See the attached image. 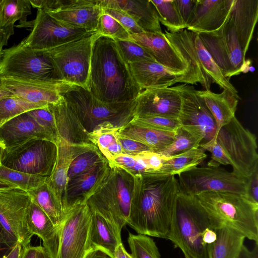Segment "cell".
Segmentation results:
<instances>
[{"instance_id": "6da1fadb", "label": "cell", "mask_w": 258, "mask_h": 258, "mask_svg": "<svg viewBox=\"0 0 258 258\" xmlns=\"http://www.w3.org/2000/svg\"><path fill=\"white\" fill-rule=\"evenodd\" d=\"M135 176L127 224L138 234L167 239L179 192L177 178L154 173Z\"/></svg>"}, {"instance_id": "7a4b0ae2", "label": "cell", "mask_w": 258, "mask_h": 258, "mask_svg": "<svg viewBox=\"0 0 258 258\" xmlns=\"http://www.w3.org/2000/svg\"><path fill=\"white\" fill-rule=\"evenodd\" d=\"M87 90L99 101L108 104L134 102L142 91L116 41L99 33L92 46Z\"/></svg>"}, {"instance_id": "3957f363", "label": "cell", "mask_w": 258, "mask_h": 258, "mask_svg": "<svg viewBox=\"0 0 258 258\" xmlns=\"http://www.w3.org/2000/svg\"><path fill=\"white\" fill-rule=\"evenodd\" d=\"M220 224L209 216L196 196L179 191L167 239L181 250L185 258H208L204 235Z\"/></svg>"}, {"instance_id": "277c9868", "label": "cell", "mask_w": 258, "mask_h": 258, "mask_svg": "<svg viewBox=\"0 0 258 258\" xmlns=\"http://www.w3.org/2000/svg\"><path fill=\"white\" fill-rule=\"evenodd\" d=\"M60 95L89 135L102 130H120L135 116L136 101L123 104H105L87 89L74 85L67 86Z\"/></svg>"}, {"instance_id": "5b68a950", "label": "cell", "mask_w": 258, "mask_h": 258, "mask_svg": "<svg viewBox=\"0 0 258 258\" xmlns=\"http://www.w3.org/2000/svg\"><path fill=\"white\" fill-rule=\"evenodd\" d=\"M109 165L107 176L86 204L121 234L130 216L137 178L120 167Z\"/></svg>"}, {"instance_id": "8992f818", "label": "cell", "mask_w": 258, "mask_h": 258, "mask_svg": "<svg viewBox=\"0 0 258 258\" xmlns=\"http://www.w3.org/2000/svg\"><path fill=\"white\" fill-rule=\"evenodd\" d=\"M209 216L258 244V203L248 196L208 191L196 196Z\"/></svg>"}, {"instance_id": "52a82bcc", "label": "cell", "mask_w": 258, "mask_h": 258, "mask_svg": "<svg viewBox=\"0 0 258 258\" xmlns=\"http://www.w3.org/2000/svg\"><path fill=\"white\" fill-rule=\"evenodd\" d=\"M166 38L181 57L195 69L199 83L206 90L216 83L240 99L238 92L224 77L202 42L198 33L186 29L175 33L165 30Z\"/></svg>"}, {"instance_id": "ba28073f", "label": "cell", "mask_w": 258, "mask_h": 258, "mask_svg": "<svg viewBox=\"0 0 258 258\" xmlns=\"http://www.w3.org/2000/svg\"><path fill=\"white\" fill-rule=\"evenodd\" d=\"M98 33L36 54L44 53L50 58L57 80L87 90L92 46Z\"/></svg>"}, {"instance_id": "9c48e42d", "label": "cell", "mask_w": 258, "mask_h": 258, "mask_svg": "<svg viewBox=\"0 0 258 258\" xmlns=\"http://www.w3.org/2000/svg\"><path fill=\"white\" fill-rule=\"evenodd\" d=\"M178 176L179 191L188 195L196 196L204 192L216 191L248 196L249 178L219 166H197Z\"/></svg>"}, {"instance_id": "30bf717a", "label": "cell", "mask_w": 258, "mask_h": 258, "mask_svg": "<svg viewBox=\"0 0 258 258\" xmlns=\"http://www.w3.org/2000/svg\"><path fill=\"white\" fill-rule=\"evenodd\" d=\"M198 34L204 46L224 77L229 79L244 71L246 64V54L228 17L218 30Z\"/></svg>"}, {"instance_id": "8fae6325", "label": "cell", "mask_w": 258, "mask_h": 258, "mask_svg": "<svg viewBox=\"0 0 258 258\" xmlns=\"http://www.w3.org/2000/svg\"><path fill=\"white\" fill-rule=\"evenodd\" d=\"M57 146L52 141L35 139L5 151L2 164L25 173L49 177L55 167Z\"/></svg>"}, {"instance_id": "7c38bea8", "label": "cell", "mask_w": 258, "mask_h": 258, "mask_svg": "<svg viewBox=\"0 0 258 258\" xmlns=\"http://www.w3.org/2000/svg\"><path fill=\"white\" fill-rule=\"evenodd\" d=\"M0 76L58 81L50 58L44 53H35L23 40L19 44L2 50L0 56Z\"/></svg>"}, {"instance_id": "4fadbf2b", "label": "cell", "mask_w": 258, "mask_h": 258, "mask_svg": "<svg viewBox=\"0 0 258 258\" xmlns=\"http://www.w3.org/2000/svg\"><path fill=\"white\" fill-rule=\"evenodd\" d=\"M26 23L28 24H23L21 27L30 28L31 32L23 40L35 53L96 33L71 26L56 19L42 9L37 10L33 21Z\"/></svg>"}, {"instance_id": "5bb4252c", "label": "cell", "mask_w": 258, "mask_h": 258, "mask_svg": "<svg viewBox=\"0 0 258 258\" xmlns=\"http://www.w3.org/2000/svg\"><path fill=\"white\" fill-rule=\"evenodd\" d=\"M32 202L29 194L15 187L0 191V225L11 244L30 245L31 237L27 214Z\"/></svg>"}, {"instance_id": "9a60e30c", "label": "cell", "mask_w": 258, "mask_h": 258, "mask_svg": "<svg viewBox=\"0 0 258 258\" xmlns=\"http://www.w3.org/2000/svg\"><path fill=\"white\" fill-rule=\"evenodd\" d=\"M92 212L86 203L69 211L61 223L56 258H85Z\"/></svg>"}, {"instance_id": "2e32d148", "label": "cell", "mask_w": 258, "mask_h": 258, "mask_svg": "<svg viewBox=\"0 0 258 258\" xmlns=\"http://www.w3.org/2000/svg\"><path fill=\"white\" fill-rule=\"evenodd\" d=\"M70 85L56 80L1 77L2 87L10 95L47 106L58 103L61 92Z\"/></svg>"}, {"instance_id": "e0dca14e", "label": "cell", "mask_w": 258, "mask_h": 258, "mask_svg": "<svg viewBox=\"0 0 258 258\" xmlns=\"http://www.w3.org/2000/svg\"><path fill=\"white\" fill-rule=\"evenodd\" d=\"M188 64L185 71L176 72L156 61L128 63L133 77L142 90L169 87L178 83L197 84L199 80L196 72Z\"/></svg>"}, {"instance_id": "ac0fdd59", "label": "cell", "mask_w": 258, "mask_h": 258, "mask_svg": "<svg viewBox=\"0 0 258 258\" xmlns=\"http://www.w3.org/2000/svg\"><path fill=\"white\" fill-rule=\"evenodd\" d=\"M182 85L142 91L136 100L135 117L158 116L178 118Z\"/></svg>"}, {"instance_id": "d6986e66", "label": "cell", "mask_w": 258, "mask_h": 258, "mask_svg": "<svg viewBox=\"0 0 258 258\" xmlns=\"http://www.w3.org/2000/svg\"><path fill=\"white\" fill-rule=\"evenodd\" d=\"M107 160L97 164L68 181L62 198L64 214L77 205L86 203L107 176Z\"/></svg>"}, {"instance_id": "ffe728a7", "label": "cell", "mask_w": 258, "mask_h": 258, "mask_svg": "<svg viewBox=\"0 0 258 258\" xmlns=\"http://www.w3.org/2000/svg\"><path fill=\"white\" fill-rule=\"evenodd\" d=\"M46 11L56 19L71 26L97 32L102 8L99 0H61L57 9Z\"/></svg>"}, {"instance_id": "44dd1931", "label": "cell", "mask_w": 258, "mask_h": 258, "mask_svg": "<svg viewBox=\"0 0 258 258\" xmlns=\"http://www.w3.org/2000/svg\"><path fill=\"white\" fill-rule=\"evenodd\" d=\"M35 139L48 140L56 143L52 137L28 112L15 117L0 126V143L6 151Z\"/></svg>"}, {"instance_id": "7402d4cb", "label": "cell", "mask_w": 258, "mask_h": 258, "mask_svg": "<svg viewBox=\"0 0 258 258\" xmlns=\"http://www.w3.org/2000/svg\"><path fill=\"white\" fill-rule=\"evenodd\" d=\"M131 39L142 46L156 62L176 72L185 71L189 64L178 54L162 33L143 32L131 35Z\"/></svg>"}, {"instance_id": "603a6c76", "label": "cell", "mask_w": 258, "mask_h": 258, "mask_svg": "<svg viewBox=\"0 0 258 258\" xmlns=\"http://www.w3.org/2000/svg\"><path fill=\"white\" fill-rule=\"evenodd\" d=\"M234 0H197L193 18L186 29L198 33L218 30L225 22Z\"/></svg>"}, {"instance_id": "cb8c5ba5", "label": "cell", "mask_w": 258, "mask_h": 258, "mask_svg": "<svg viewBox=\"0 0 258 258\" xmlns=\"http://www.w3.org/2000/svg\"><path fill=\"white\" fill-rule=\"evenodd\" d=\"M57 158L55 167L45 182L62 205V198L68 182L69 167L80 154L95 147L93 144H73L58 138Z\"/></svg>"}, {"instance_id": "d4e9b609", "label": "cell", "mask_w": 258, "mask_h": 258, "mask_svg": "<svg viewBox=\"0 0 258 258\" xmlns=\"http://www.w3.org/2000/svg\"><path fill=\"white\" fill-rule=\"evenodd\" d=\"M48 106L54 117L58 138L73 144H92L89 134L62 97Z\"/></svg>"}, {"instance_id": "484cf974", "label": "cell", "mask_w": 258, "mask_h": 258, "mask_svg": "<svg viewBox=\"0 0 258 258\" xmlns=\"http://www.w3.org/2000/svg\"><path fill=\"white\" fill-rule=\"evenodd\" d=\"M246 54L258 18V1L234 0L228 16Z\"/></svg>"}, {"instance_id": "4316f807", "label": "cell", "mask_w": 258, "mask_h": 258, "mask_svg": "<svg viewBox=\"0 0 258 258\" xmlns=\"http://www.w3.org/2000/svg\"><path fill=\"white\" fill-rule=\"evenodd\" d=\"M27 224L31 234L41 239L43 247L51 257L56 258L60 227L54 225L47 215L32 201L28 211Z\"/></svg>"}, {"instance_id": "83f0119b", "label": "cell", "mask_w": 258, "mask_h": 258, "mask_svg": "<svg viewBox=\"0 0 258 258\" xmlns=\"http://www.w3.org/2000/svg\"><path fill=\"white\" fill-rule=\"evenodd\" d=\"M91 212L88 237L89 252L100 250L113 258L117 247L122 243L121 234L100 214Z\"/></svg>"}, {"instance_id": "f1b7e54d", "label": "cell", "mask_w": 258, "mask_h": 258, "mask_svg": "<svg viewBox=\"0 0 258 258\" xmlns=\"http://www.w3.org/2000/svg\"><path fill=\"white\" fill-rule=\"evenodd\" d=\"M128 14L144 31L162 33L156 9L150 0H106Z\"/></svg>"}, {"instance_id": "f546056e", "label": "cell", "mask_w": 258, "mask_h": 258, "mask_svg": "<svg viewBox=\"0 0 258 258\" xmlns=\"http://www.w3.org/2000/svg\"><path fill=\"white\" fill-rule=\"evenodd\" d=\"M213 116L217 131L229 123L235 116L238 99L230 92L223 90L220 93L209 90H196Z\"/></svg>"}, {"instance_id": "4dcf8cb0", "label": "cell", "mask_w": 258, "mask_h": 258, "mask_svg": "<svg viewBox=\"0 0 258 258\" xmlns=\"http://www.w3.org/2000/svg\"><path fill=\"white\" fill-rule=\"evenodd\" d=\"M216 239L207 245L208 258H236L245 238L236 230L220 224L215 228Z\"/></svg>"}, {"instance_id": "1f68e13d", "label": "cell", "mask_w": 258, "mask_h": 258, "mask_svg": "<svg viewBox=\"0 0 258 258\" xmlns=\"http://www.w3.org/2000/svg\"><path fill=\"white\" fill-rule=\"evenodd\" d=\"M124 137L140 142L158 153L174 141L175 133L159 131L129 123L118 131Z\"/></svg>"}, {"instance_id": "d6a6232c", "label": "cell", "mask_w": 258, "mask_h": 258, "mask_svg": "<svg viewBox=\"0 0 258 258\" xmlns=\"http://www.w3.org/2000/svg\"><path fill=\"white\" fill-rule=\"evenodd\" d=\"M207 157L202 148H194L175 156L165 157L160 169L152 173L162 175H178L198 166Z\"/></svg>"}, {"instance_id": "836d02e7", "label": "cell", "mask_w": 258, "mask_h": 258, "mask_svg": "<svg viewBox=\"0 0 258 258\" xmlns=\"http://www.w3.org/2000/svg\"><path fill=\"white\" fill-rule=\"evenodd\" d=\"M27 192L32 202L47 215L54 225L60 227L65 217L62 206L46 183Z\"/></svg>"}, {"instance_id": "e575fe53", "label": "cell", "mask_w": 258, "mask_h": 258, "mask_svg": "<svg viewBox=\"0 0 258 258\" xmlns=\"http://www.w3.org/2000/svg\"><path fill=\"white\" fill-rule=\"evenodd\" d=\"M119 130H102L89 135L92 144L98 149L108 162H111L114 157L122 153L121 146L118 141Z\"/></svg>"}, {"instance_id": "d590c367", "label": "cell", "mask_w": 258, "mask_h": 258, "mask_svg": "<svg viewBox=\"0 0 258 258\" xmlns=\"http://www.w3.org/2000/svg\"><path fill=\"white\" fill-rule=\"evenodd\" d=\"M157 12L159 22L170 33L186 29L174 0H150Z\"/></svg>"}, {"instance_id": "8d00e7d4", "label": "cell", "mask_w": 258, "mask_h": 258, "mask_svg": "<svg viewBox=\"0 0 258 258\" xmlns=\"http://www.w3.org/2000/svg\"><path fill=\"white\" fill-rule=\"evenodd\" d=\"M31 7L30 0H3L2 19L5 28L13 35L15 22H27V17L32 13Z\"/></svg>"}, {"instance_id": "74e56055", "label": "cell", "mask_w": 258, "mask_h": 258, "mask_svg": "<svg viewBox=\"0 0 258 258\" xmlns=\"http://www.w3.org/2000/svg\"><path fill=\"white\" fill-rule=\"evenodd\" d=\"M46 107L13 95L3 97L0 99V126L22 113Z\"/></svg>"}, {"instance_id": "f35d334b", "label": "cell", "mask_w": 258, "mask_h": 258, "mask_svg": "<svg viewBox=\"0 0 258 258\" xmlns=\"http://www.w3.org/2000/svg\"><path fill=\"white\" fill-rule=\"evenodd\" d=\"M47 177L31 175L0 165V181L13 185L26 191L45 182Z\"/></svg>"}, {"instance_id": "ab89813d", "label": "cell", "mask_w": 258, "mask_h": 258, "mask_svg": "<svg viewBox=\"0 0 258 258\" xmlns=\"http://www.w3.org/2000/svg\"><path fill=\"white\" fill-rule=\"evenodd\" d=\"M202 139L181 126L176 130L173 142L158 154L170 157L178 155L191 149L200 147Z\"/></svg>"}, {"instance_id": "60d3db41", "label": "cell", "mask_w": 258, "mask_h": 258, "mask_svg": "<svg viewBox=\"0 0 258 258\" xmlns=\"http://www.w3.org/2000/svg\"><path fill=\"white\" fill-rule=\"evenodd\" d=\"M127 242L133 258H161L155 242L149 236L129 233Z\"/></svg>"}, {"instance_id": "b9f144b4", "label": "cell", "mask_w": 258, "mask_h": 258, "mask_svg": "<svg viewBox=\"0 0 258 258\" xmlns=\"http://www.w3.org/2000/svg\"><path fill=\"white\" fill-rule=\"evenodd\" d=\"M107 160L95 146L80 154L71 163L68 172V181L93 166Z\"/></svg>"}, {"instance_id": "7bdbcfd3", "label": "cell", "mask_w": 258, "mask_h": 258, "mask_svg": "<svg viewBox=\"0 0 258 258\" xmlns=\"http://www.w3.org/2000/svg\"><path fill=\"white\" fill-rule=\"evenodd\" d=\"M97 32L115 40H130L131 34L115 18L102 9L98 23Z\"/></svg>"}, {"instance_id": "ee69618b", "label": "cell", "mask_w": 258, "mask_h": 258, "mask_svg": "<svg viewBox=\"0 0 258 258\" xmlns=\"http://www.w3.org/2000/svg\"><path fill=\"white\" fill-rule=\"evenodd\" d=\"M130 123L154 130L175 133L180 126L178 118L158 116L135 117Z\"/></svg>"}, {"instance_id": "f6af8a7d", "label": "cell", "mask_w": 258, "mask_h": 258, "mask_svg": "<svg viewBox=\"0 0 258 258\" xmlns=\"http://www.w3.org/2000/svg\"><path fill=\"white\" fill-rule=\"evenodd\" d=\"M115 41L122 55L128 63L156 61L147 51L133 40Z\"/></svg>"}, {"instance_id": "bcb514c9", "label": "cell", "mask_w": 258, "mask_h": 258, "mask_svg": "<svg viewBox=\"0 0 258 258\" xmlns=\"http://www.w3.org/2000/svg\"><path fill=\"white\" fill-rule=\"evenodd\" d=\"M99 4L102 9L117 20L131 35L144 32L124 11L108 4L106 0H99Z\"/></svg>"}, {"instance_id": "7dc6e473", "label": "cell", "mask_w": 258, "mask_h": 258, "mask_svg": "<svg viewBox=\"0 0 258 258\" xmlns=\"http://www.w3.org/2000/svg\"><path fill=\"white\" fill-rule=\"evenodd\" d=\"M28 113L40 126L52 137L57 143L58 137L55 119L49 106L33 109Z\"/></svg>"}, {"instance_id": "c3c4849f", "label": "cell", "mask_w": 258, "mask_h": 258, "mask_svg": "<svg viewBox=\"0 0 258 258\" xmlns=\"http://www.w3.org/2000/svg\"><path fill=\"white\" fill-rule=\"evenodd\" d=\"M203 150L209 151L211 153L212 160L208 164L211 166L231 165V163L226 155L222 147L214 140L200 145Z\"/></svg>"}, {"instance_id": "681fc988", "label": "cell", "mask_w": 258, "mask_h": 258, "mask_svg": "<svg viewBox=\"0 0 258 258\" xmlns=\"http://www.w3.org/2000/svg\"><path fill=\"white\" fill-rule=\"evenodd\" d=\"M118 141L121 146L122 154L128 155H136L139 153L152 151L148 147L143 144L124 137L119 134Z\"/></svg>"}, {"instance_id": "f907efd6", "label": "cell", "mask_w": 258, "mask_h": 258, "mask_svg": "<svg viewBox=\"0 0 258 258\" xmlns=\"http://www.w3.org/2000/svg\"><path fill=\"white\" fill-rule=\"evenodd\" d=\"M197 0H174L178 11L186 26L191 21Z\"/></svg>"}, {"instance_id": "816d5d0a", "label": "cell", "mask_w": 258, "mask_h": 258, "mask_svg": "<svg viewBox=\"0 0 258 258\" xmlns=\"http://www.w3.org/2000/svg\"><path fill=\"white\" fill-rule=\"evenodd\" d=\"M139 154L147 164L150 173L158 171L162 166L163 159L165 157L152 151L144 152Z\"/></svg>"}, {"instance_id": "f5cc1de1", "label": "cell", "mask_w": 258, "mask_h": 258, "mask_svg": "<svg viewBox=\"0 0 258 258\" xmlns=\"http://www.w3.org/2000/svg\"><path fill=\"white\" fill-rule=\"evenodd\" d=\"M3 0H0V53L3 47L8 44V40L13 34L6 29L3 25L2 19Z\"/></svg>"}, {"instance_id": "db71d44e", "label": "cell", "mask_w": 258, "mask_h": 258, "mask_svg": "<svg viewBox=\"0 0 258 258\" xmlns=\"http://www.w3.org/2000/svg\"><path fill=\"white\" fill-rule=\"evenodd\" d=\"M248 195L253 202L258 203V169L249 178Z\"/></svg>"}, {"instance_id": "11a10c76", "label": "cell", "mask_w": 258, "mask_h": 258, "mask_svg": "<svg viewBox=\"0 0 258 258\" xmlns=\"http://www.w3.org/2000/svg\"><path fill=\"white\" fill-rule=\"evenodd\" d=\"M24 250V247L18 242L1 258H22Z\"/></svg>"}, {"instance_id": "9f6ffc18", "label": "cell", "mask_w": 258, "mask_h": 258, "mask_svg": "<svg viewBox=\"0 0 258 258\" xmlns=\"http://www.w3.org/2000/svg\"><path fill=\"white\" fill-rule=\"evenodd\" d=\"M236 258H258V244L255 243L252 250H249L243 245Z\"/></svg>"}, {"instance_id": "6f0895ef", "label": "cell", "mask_w": 258, "mask_h": 258, "mask_svg": "<svg viewBox=\"0 0 258 258\" xmlns=\"http://www.w3.org/2000/svg\"><path fill=\"white\" fill-rule=\"evenodd\" d=\"M13 246L11 244L3 228L0 225V257L4 249H11Z\"/></svg>"}, {"instance_id": "680465c9", "label": "cell", "mask_w": 258, "mask_h": 258, "mask_svg": "<svg viewBox=\"0 0 258 258\" xmlns=\"http://www.w3.org/2000/svg\"><path fill=\"white\" fill-rule=\"evenodd\" d=\"M113 258H133L132 255L128 253L124 248L122 243H120L117 247Z\"/></svg>"}, {"instance_id": "91938a15", "label": "cell", "mask_w": 258, "mask_h": 258, "mask_svg": "<svg viewBox=\"0 0 258 258\" xmlns=\"http://www.w3.org/2000/svg\"><path fill=\"white\" fill-rule=\"evenodd\" d=\"M38 246L29 245L24 248V252L22 258H37Z\"/></svg>"}, {"instance_id": "94428289", "label": "cell", "mask_w": 258, "mask_h": 258, "mask_svg": "<svg viewBox=\"0 0 258 258\" xmlns=\"http://www.w3.org/2000/svg\"><path fill=\"white\" fill-rule=\"evenodd\" d=\"M85 258H111L100 250H93L88 252Z\"/></svg>"}, {"instance_id": "6125c7cd", "label": "cell", "mask_w": 258, "mask_h": 258, "mask_svg": "<svg viewBox=\"0 0 258 258\" xmlns=\"http://www.w3.org/2000/svg\"><path fill=\"white\" fill-rule=\"evenodd\" d=\"M37 258H52L46 249L42 246H38Z\"/></svg>"}, {"instance_id": "be15d7a7", "label": "cell", "mask_w": 258, "mask_h": 258, "mask_svg": "<svg viewBox=\"0 0 258 258\" xmlns=\"http://www.w3.org/2000/svg\"><path fill=\"white\" fill-rule=\"evenodd\" d=\"M15 187L13 185L0 181V191Z\"/></svg>"}, {"instance_id": "e7e4bbea", "label": "cell", "mask_w": 258, "mask_h": 258, "mask_svg": "<svg viewBox=\"0 0 258 258\" xmlns=\"http://www.w3.org/2000/svg\"><path fill=\"white\" fill-rule=\"evenodd\" d=\"M10 95L7 91H6L1 86V77L0 76V99L3 97L9 96Z\"/></svg>"}, {"instance_id": "03108f58", "label": "cell", "mask_w": 258, "mask_h": 258, "mask_svg": "<svg viewBox=\"0 0 258 258\" xmlns=\"http://www.w3.org/2000/svg\"><path fill=\"white\" fill-rule=\"evenodd\" d=\"M5 151V148L0 143V165L2 164V162L4 156Z\"/></svg>"}, {"instance_id": "003e7915", "label": "cell", "mask_w": 258, "mask_h": 258, "mask_svg": "<svg viewBox=\"0 0 258 258\" xmlns=\"http://www.w3.org/2000/svg\"><path fill=\"white\" fill-rule=\"evenodd\" d=\"M1 53H0V56H1Z\"/></svg>"}]
</instances>
